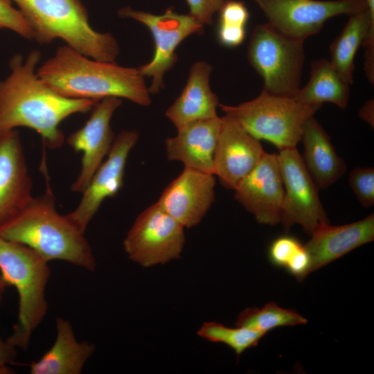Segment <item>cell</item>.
Here are the masks:
<instances>
[{"label":"cell","mask_w":374,"mask_h":374,"mask_svg":"<svg viewBox=\"0 0 374 374\" xmlns=\"http://www.w3.org/2000/svg\"><path fill=\"white\" fill-rule=\"evenodd\" d=\"M268 257L274 265L285 269L298 280H303L311 272L310 256L305 245L293 236L275 239L269 247Z\"/></svg>","instance_id":"25"},{"label":"cell","mask_w":374,"mask_h":374,"mask_svg":"<svg viewBox=\"0 0 374 374\" xmlns=\"http://www.w3.org/2000/svg\"><path fill=\"white\" fill-rule=\"evenodd\" d=\"M305 244L311 258V271L321 268L374 239V215L357 222L331 226L326 223L311 234Z\"/></svg>","instance_id":"19"},{"label":"cell","mask_w":374,"mask_h":374,"mask_svg":"<svg viewBox=\"0 0 374 374\" xmlns=\"http://www.w3.org/2000/svg\"><path fill=\"white\" fill-rule=\"evenodd\" d=\"M19 7L39 44L60 38L66 45L96 60L115 62L119 46L109 33H99L89 22L82 0H11Z\"/></svg>","instance_id":"4"},{"label":"cell","mask_w":374,"mask_h":374,"mask_svg":"<svg viewBox=\"0 0 374 374\" xmlns=\"http://www.w3.org/2000/svg\"><path fill=\"white\" fill-rule=\"evenodd\" d=\"M350 86L326 58L314 60L310 64L307 84L301 87L294 98L308 105L330 103L345 109L350 98Z\"/></svg>","instance_id":"24"},{"label":"cell","mask_w":374,"mask_h":374,"mask_svg":"<svg viewBox=\"0 0 374 374\" xmlns=\"http://www.w3.org/2000/svg\"><path fill=\"white\" fill-rule=\"evenodd\" d=\"M138 139L139 132L136 130H123L115 137L107 159L82 193L80 203L66 215L82 232L85 233L103 201L116 196L122 188L127 157Z\"/></svg>","instance_id":"12"},{"label":"cell","mask_w":374,"mask_h":374,"mask_svg":"<svg viewBox=\"0 0 374 374\" xmlns=\"http://www.w3.org/2000/svg\"><path fill=\"white\" fill-rule=\"evenodd\" d=\"M0 236L26 245L47 262L65 261L88 271L97 266L85 233L57 211L49 187L2 225Z\"/></svg>","instance_id":"3"},{"label":"cell","mask_w":374,"mask_h":374,"mask_svg":"<svg viewBox=\"0 0 374 374\" xmlns=\"http://www.w3.org/2000/svg\"><path fill=\"white\" fill-rule=\"evenodd\" d=\"M359 116L372 127L374 125V102L373 100H367L359 109Z\"/></svg>","instance_id":"34"},{"label":"cell","mask_w":374,"mask_h":374,"mask_svg":"<svg viewBox=\"0 0 374 374\" xmlns=\"http://www.w3.org/2000/svg\"><path fill=\"white\" fill-rule=\"evenodd\" d=\"M48 262L31 248L0 236V272L7 286L18 294V314L6 339L26 350L35 330L48 312L46 287L51 276Z\"/></svg>","instance_id":"5"},{"label":"cell","mask_w":374,"mask_h":374,"mask_svg":"<svg viewBox=\"0 0 374 374\" xmlns=\"http://www.w3.org/2000/svg\"><path fill=\"white\" fill-rule=\"evenodd\" d=\"M122 100L108 97L99 100L91 109L86 123L70 134L66 142L75 152H82L81 169L71 190L82 193L94 173L109 152L115 139L110 122Z\"/></svg>","instance_id":"13"},{"label":"cell","mask_w":374,"mask_h":374,"mask_svg":"<svg viewBox=\"0 0 374 374\" xmlns=\"http://www.w3.org/2000/svg\"><path fill=\"white\" fill-rule=\"evenodd\" d=\"M247 58L263 80V91L294 97L301 87L304 41L288 37L268 23L258 24L251 35Z\"/></svg>","instance_id":"7"},{"label":"cell","mask_w":374,"mask_h":374,"mask_svg":"<svg viewBox=\"0 0 374 374\" xmlns=\"http://www.w3.org/2000/svg\"><path fill=\"white\" fill-rule=\"evenodd\" d=\"M218 107L251 135L268 141L280 150L296 147L304 123L321 106L304 105L294 97L262 90L251 100L238 105L219 104Z\"/></svg>","instance_id":"6"},{"label":"cell","mask_w":374,"mask_h":374,"mask_svg":"<svg viewBox=\"0 0 374 374\" xmlns=\"http://www.w3.org/2000/svg\"><path fill=\"white\" fill-rule=\"evenodd\" d=\"M360 46L365 49L364 58H374V17L367 8L350 16L329 48L330 63L350 85L353 83L355 58Z\"/></svg>","instance_id":"23"},{"label":"cell","mask_w":374,"mask_h":374,"mask_svg":"<svg viewBox=\"0 0 374 374\" xmlns=\"http://www.w3.org/2000/svg\"><path fill=\"white\" fill-rule=\"evenodd\" d=\"M56 337L51 348L29 364L31 374H80L96 350V345L77 340L70 321L55 318Z\"/></svg>","instance_id":"21"},{"label":"cell","mask_w":374,"mask_h":374,"mask_svg":"<svg viewBox=\"0 0 374 374\" xmlns=\"http://www.w3.org/2000/svg\"><path fill=\"white\" fill-rule=\"evenodd\" d=\"M17 348L0 335V374L12 373L10 366L15 364Z\"/></svg>","instance_id":"33"},{"label":"cell","mask_w":374,"mask_h":374,"mask_svg":"<svg viewBox=\"0 0 374 374\" xmlns=\"http://www.w3.org/2000/svg\"><path fill=\"white\" fill-rule=\"evenodd\" d=\"M306 323L307 319L296 312L282 308L271 302L262 308H249L244 310L238 315L235 325L267 333L276 328Z\"/></svg>","instance_id":"26"},{"label":"cell","mask_w":374,"mask_h":374,"mask_svg":"<svg viewBox=\"0 0 374 374\" xmlns=\"http://www.w3.org/2000/svg\"><path fill=\"white\" fill-rule=\"evenodd\" d=\"M215 175L184 167L157 203L184 228L198 224L215 199Z\"/></svg>","instance_id":"16"},{"label":"cell","mask_w":374,"mask_h":374,"mask_svg":"<svg viewBox=\"0 0 374 374\" xmlns=\"http://www.w3.org/2000/svg\"><path fill=\"white\" fill-rule=\"evenodd\" d=\"M218 12V23L229 26L246 27L250 16L244 3L240 1L228 0Z\"/></svg>","instance_id":"30"},{"label":"cell","mask_w":374,"mask_h":374,"mask_svg":"<svg viewBox=\"0 0 374 374\" xmlns=\"http://www.w3.org/2000/svg\"><path fill=\"white\" fill-rule=\"evenodd\" d=\"M301 141L303 161L319 189L328 188L344 175V161L337 154L330 136L314 116L304 123Z\"/></svg>","instance_id":"22"},{"label":"cell","mask_w":374,"mask_h":374,"mask_svg":"<svg viewBox=\"0 0 374 374\" xmlns=\"http://www.w3.org/2000/svg\"><path fill=\"white\" fill-rule=\"evenodd\" d=\"M184 227L156 202L135 219L124 240L128 258L143 267L179 258L185 244Z\"/></svg>","instance_id":"8"},{"label":"cell","mask_w":374,"mask_h":374,"mask_svg":"<svg viewBox=\"0 0 374 374\" xmlns=\"http://www.w3.org/2000/svg\"><path fill=\"white\" fill-rule=\"evenodd\" d=\"M214 155V175L234 190L265 153L260 142L231 117L224 115Z\"/></svg>","instance_id":"15"},{"label":"cell","mask_w":374,"mask_h":374,"mask_svg":"<svg viewBox=\"0 0 374 374\" xmlns=\"http://www.w3.org/2000/svg\"><path fill=\"white\" fill-rule=\"evenodd\" d=\"M7 285L4 282L1 272H0V307L1 305L2 301L3 300L4 294L6 292V288L7 287Z\"/></svg>","instance_id":"35"},{"label":"cell","mask_w":374,"mask_h":374,"mask_svg":"<svg viewBox=\"0 0 374 374\" xmlns=\"http://www.w3.org/2000/svg\"><path fill=\"white\" fill-rule=\"evenodd\" d=\"M278 157L284 186L280 222L286 231L299 224L310 235L321 225L329 223L319 199V189L296 147L280 150Z\"/></svg>","instance_id":"11"},{"label":"cell","mask_w":374,"mask_h":374,"mask_svg":"<svg viewBox=\"0 0 374 374\" xmlns=\"http://www.w3.org/2000/svg\"><path fill=\"white\" fill-rule=\"evenodd\" d=\"M267 23L278 32L305 41L319 33L335 16L353 15L367 8L365 0H253Z\"/></svg>","instance_id":"10"},{"label":"cell","mask_w":374,"mask_h":374,"mask_svg":"<svg viewBox=\"0 0 374 374\" xmlns=\"http://www.w3.org/2000/svg\"><path fill=\"white\" fill-rule=\"evenodd\" d=\"M37 73L51 89L66 98L98 101L116 97L141 106L151 104L139 69L96 60L67 45L58 47Z\"/></svg>","instance_id":"2"},{"label":"cell","mask_w":374,"mask_h":374,"mask_svg":"<svg viewBox=\"0 0 374 374\" xmlns=\"http://www.w3.org/2000/svg\"><path fill=\"white\" fill-rule=\"evenodd\" d=\"M366 2L367 10L371 17H374V0H365Z\"/></svg>","instance_id":"36"},{"label":"cell","mask_w":374,"mask_h":374,"mask_svg":"<svg viewBox=\"0 0 374 374\" xmlns=\"http://www.w3.org/2000/svg\"><path fill=\"white\" fill-rule=\"evenodd\" d=\"M266 333L236 326L229 328L215 322H204L197 331V335L211 342L224 344L240 355L248 348L258 345Z\"/></svg>","instance_id":"27"},{"label":"cell","mask_w":374,"mask_h":374,"mask_svg":"<svg viewBox=\"0 0 374 374\" xmlns=\"http://www.w3.org/2000/svg\"><path fill=\"white\" fill-rule=\"evenodd\" d=\"M234 190L235 199L258 223L276 225L280 222L284 186L278 154L265 152Z\"/></svg>","instance_id":"14"},{"label":"cell","mask_w":374,"mask_h":374,"mask_svg":"<svg viewBox=\"0 0 374 374\" xmlns=\"http://www.w3.org/2000/svg\"><path fill=\"white\" fill-rule=\"evenodd\" d=\"M32 188L18 131L0 132V227L30 202Z\"/></svg>","instance_id":"17"},{"label":"cell","mask_w":374,"mask_h":374,"mask_svg":"<svg viewBox=\"0 0 374 374\" xmlns=\"http://www.w3.org/2000/svg\"><path fill=\"white\" fill-rule=\"evenodd\" d=\"M0 29H9L25 39H34V33L21 12L11 0H0Z\"/></svg>","instance_id":"29"},{"label":"cell","mask_w":374,"mask_h":374,"mask_svg":"<svg viewBox=\"0 0 374 374\" xmlns=\"http://www.w3.org/2000/svg\"><path fill=\"white\" fill-rule=\"evenodd\" d=\"M40 58L35 50L26 58L16 54L10 59V73L0 80V132L28 127L40 135L48 148L57 149L64 141L60 123L91 111L99 100L69 98L54 91L37 75Z\"/></svg>","instance_id":"1"},{"label":"cell","mask_w":374,"mask_h":374,"mask_svg":"<svg viewBox=\"0 0 374 374\" xmlns=\"http://www.w3.org/2000/svg\"><path fill=\"white\" fill-rule=\"evenodd\" d=\"M221 117L198 121L179 129L165 141L169 161L214 175V155L221 127Z\"/></svg>","instance_id":"18"},{"label":"cell","mask_w":374,"mask_h":374,"mask_svg":"<svg viewBox=\"0 0 374 374\" xmlns=\"http://www.w3.org/2000/svg\"><path fill=\"white\" fill-rule=\"evenodd\" d=\"M212 70V66L205 62L192 66L181 94L165 114L177 130L193 122L218 116V98L210 86Z\"/></svg>","instance_id":"20"},{"label":"cell","mask_w":374,"mask_h":374,"mask_svg":"<svg viewBox=\"0 0 374 374\" xmlns=\"http://www.w3.org/2000/svg\"><path fill=\"white\" fill-rule=\"evenodd\" d=\"M348 184L357 199L365 208L374 204V169L356 168L349 175Z\"/></svg>","instance_id":"28"},{"label":"cell","mask_w":374,"mask_h":374,"mask_svg":"<svg viewBox=\"0 0 374 374\" xmlns=\"http://www.w3.org/2000/svg\"><path fill=\"white\" fill-rule=\"evenodd\" d=\"M118 15L143 24L151 32L154 42L153 56L138 69L143 77L152 78L150 93H159L164 87L163 75L177 62V46L190 35L202 33L204 26L190 14H179L172 8L157 15L125 7L118 10Z\"/></svg>","instance_id":"9"},{"label":"cell","mask_w":374,"mask_h":374,"mask_svg":"<svg viewBox=\"0 0 374 374\" xmlns=\"http://www.w3.org/2000/svg\"><path fill=\"white\" fill-rule=\"evenodd\" d=\"M246 28L244 26H229L218 23L217 38L226 47H236L244 40Z\"/></svg>","instance_id":"32"},{"label":"cell","mask_w":374,"mask_h":374,"mask_svg":"<svg viewBox=\"0 0 374 374\" xmlns=\"http://www.w3.org/2000/svg\"><path fill=\"white\" fill-rule=\"evenodd\" d=\"M228 0H186L189 14L203 26L213 24V15Z\"/></svg>","instance_id":"31"}]
</instances>
